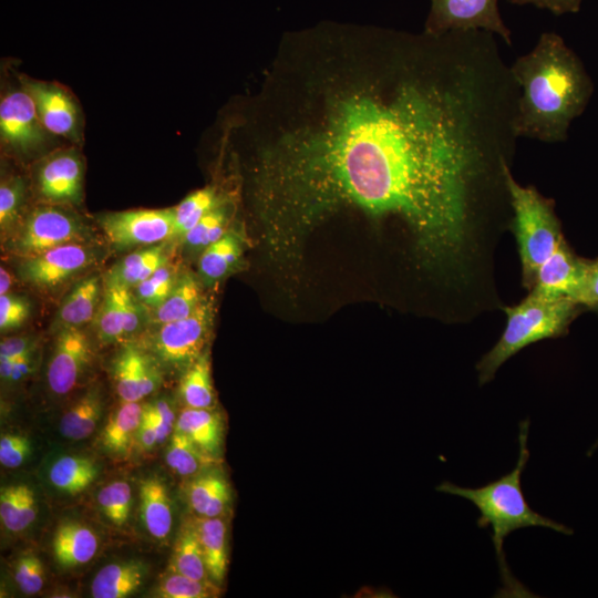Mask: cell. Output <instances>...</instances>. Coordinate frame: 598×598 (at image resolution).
I'll return each instance as SVG.
<instances>
[{
  "label": "cell",
  "mask_w": 598,
  "mask_h": 598,
  "mask_svg": "<svg viewBox=\"0 0 598 598\" xmlns=\"http://www.w3.org/2000/svg\"><path fill=\"white\" fill-rule=\"evenodd\" d=\"M141 516L147 532L157 539H165L172 527L171 499L165 484L157 477L141 483Z\"/></svg>",
  "instance_id": "cell-25"
},
{
  "label": "cell",
  "mask_w": 598,
  "mask_h": 598,
  "mask_svg": "<svg viewBox=\"0 0 598 598\" xmlns=\"http://www.w3.org/2000/svg\"><path fill=\"white\" fill-rule=\"evenodd\" d=\"M97 503L106 518L115 526H123L131 513L132 489L123 481L105 485L97 494Z\"/></svg>",
  "instance_id": "cell-37"
},
{
  "label": "cell",
  "mask_w": 598,
  "mask_h": 598,
  "mask_svg": "<svg viewBox=\"0 0 598 598\" xmlns=\"http://www.w3.org/2000/svg\"><path fill=\"white\" fill-rule=\"evenodd\" d=\"M95 463L84 456L64 455L49 470L50 483L60 492L75 495L86 489L96 478Z\"/></svg>",
  "instance_id": "cell-30"
},
{
  "label": "cell",
  "mask_w": 598,
  "mask_h": 598,
  "mask_svg": "<svg viewBox=\"0 0 598 598\" xmlns=\"http://www.w3.org/2000/svg\"><path fill=\"white\" fill-rule=\"evenodd\" d=\"M213 320V302L204 297L187 318L157 326L150 338L151 353L165 367L184 372L207 350Z\"/></svg>",
  "instance_id": "cell-6"
},
{
  "label": "cell",
  "mask_w": 598,
  "mask_h": 598,
  "mask_svg": "<svg viewBox=\"0 0 598 598\" xmlns=\"http://www.w3.org/2000/svg\"><path fill=\"white\" fill-rule=\"evenodd\" d=\"M192 524L198 536L210 579L220 584L227 570V527L224 517L196 516Z\"/></svg>",
  "instance_id": "cell-24"
},
{
  "label": "cell",
  "mask_w": 598,
  "mask_h": 598,
  "mask_svg": "<svg viewBox=\"0 0 598 598\" xmlns=\"http://www.w3.org/2000/svg\"><path fill=\"white\" fill-rule=\"evenodd\" d=\"M519 86L514 130L518 138L564 142L571 122L586 109L594 83L579 56L555 32L509 66Z\"/></svg>",
  "instance_id": "cell-2"
},
{
  "label": "cell",
  "mask_w": 598,
  "mask_h": 598,
  "mask_svg": "<svg viewBox=\"0 0 598 598\" xmlns=\"http://www.w3.org/2000/svg\"><path fill=\"white\" fill-rule=\"evenodd\" d=\"M101 280L90 276L79 281L63 299L56 313L58 328L75 327L90 322L100 308Z\"/></svg>",
  "instance_id": "cell-23"
},
{
  "label": "cell",
  "mask_w": 598,
  "mask_h": 598,
  "mask_svg": "<svg viewBox=\"0 0 598 598\" xmlns=\"http://www.w3.org/2000/svg\"><path fill=\"white\" fill-rule=\"evenodd\" d=\"M142 303L131 289L105 285V291L95 316L99 338L107 343L118 342L136 334L143 326Z\"/></svg>",
  "instance_id": "cell-16"
},
{
  "label": "cell",
  "mask_w": 598,
  "mask_h": 598,
  "mask_svg": "<svg viewBox=\"0 0 598 598\" xmlns=\"http://www.w3.org/2000/svg\"><path fill=\"white\" fill-rule=\"evenodd\" d=\"M33 351H30L21 357H19L16 361L11 378L9 382H18L22 379H24L28 374L31 373L33 369Z\"/></svg>",
  "instance_id": "cell-48"
},
{
  "label": "cell",
  "mask_w": 598,
  "mask_h": 598,
  "mask_svg": "<svg viewBox=\"0 0 598 598\" xmlns=\"http://www.w3.org/2000/svg\"><path fill=\"white\" fill-rule=\"evenodd\" d=\"M215 461L217 460L200 451L187 435L174 430L166 453V462L174 472L182 476L197 475Z\"/></svg>",
  "instance_id": "cell-35"
},
{
  "label": "cell",
  "mask_w": 598,
  "mask_h": 598,
  "mask_svg": "<svg viewBox=\"0 0 598 598\" xmlns=\"http://www.w3.org/2000/svg\"><path fill=\"white\" fill-rule=\"evenodd\" d=\"M143 406L138 402H125L110 416L102 432V445L111 454L128 453L142 421Z\"/></svg>",
  "instance_id": "cell-27"
},
{
  "label": "cell",
  "mask_w": 598,
  "mask_h": 598,
  "mask_svg": "<svg viewBox=\"0 0 598 598\" xmlns=\"http://www.w3.org/2000/svg\"><path fill=\"white\" fill-rule=\"evenodd\" d=\"M175 430L187 435L205 454L218 458L224 444V421L215 409H184Z\"/></svg>",
  "instance_id": "cell-18"
},
{
  "label": "cell",
  "mask_w": 598,
  "mask_h": 598,
  "mask_svg": "<svg viewBox=\"0 0 598 598\" xmlns=\"http://www.w3.org/2000/svg\"><path fill=\"white\" fill-rule=\"evenodd\" d=\"M168 261L165 246L156 244L125 256L106 275L105 285L132 289Z\"/></svg>",
  "instance_id": "cell-22"
},
{
  "label": "cell",
  "mask_w": 598,
  "mask_h": 598,
  "mask_svg": "<svg viewBox=\"0 0 598 598\" xmlns=\"http://www.w3.org/2000/svg\"><path fill=\"white\" fill-rule=\"evenodd\" d=\"M597 447H598V439H597V441L592 444V446L589 448L587 455L590 456V455L596 451Z\"/></svg>",
  "instance_id": "cell-51"
},
{
  "label": "cell",
  "mask_w": 598,
  "mask_h": 598,
  "mask_svg": "<svg viewBox=\"0 0 598 598\" xmlns=\"http://www.w3.org/2000/svg\"><path fill=\"white\" fill-rule=\"evenodd\" d=\"M590 265L591 259L578 256L565 240L539 267L528 292L575 301Z\"/></svg>",
  "instance_id": "cell-12"
},
{
  "label": "cell",
  "mask_w": 598,
  "mask_h": 598,
  "mask_svg": "<svg viewBox=\"0 0 598 598\" xmlns=\"http://www.w3.org/2000/svg\"><path fill=\"white\" fill-rule=\"evenodd\" d=\"M517 97L502 61L471 40L393 56L259 155L255 199L270 259L297 258L320 224L358 210L395 225L415 269L473 299L511 219Z\"/></svg>",
  "instance_id": "cell-1"
},
{
  "label": "cell",
  "mask_w": 598,
  "mask_h": 598,
  "mask_svg": "<svg viewBox=\"0 0 598 598\" xmlns=\"http://www.w3.org/2000/svg\"><path fill=\"white\" fill-rule=\"evenodd\" d=\"M52 546L56 563L62 568H74L95 556L99 539L91 528L76 522H66L56 528Z\"/></svg>",
  "instance_id": "cell-19"
},
{
  "label": "cell",
  "mask_w": 598,
  "mask_h": 598,
  "mask_svg": "<svg viewBox=\"0 0 598 598\" xmlns=\"http://www.w3.org/2000/svg\"><path fill=\"white\" fill-rule=\"evenodd\" d=\"M179 394L186 408L215 409L208 349L183 372Z\"/></svg>",
  "instance_id": "cell-31"
},
{
  "label": "cell",
  "mask_w": 598,
  "mask_h": 598,
  "mask_svg": "<svg viewBox=\"0 0 598 598\" xmlns=\"http://www.w3.org/2000/svg\"><path fill=\"white\" fill-rule=\"evenodd\" d=\"M192 509L200 517H224L231 493L227 480L216 471H205L190 481L187 488Z\"/></svg>",
  "instance_id": "cell-21"
},
{
  "label": "cell",
  "mask_w": 598,
  "mask_h": 598,
  "mask_svg": "<svg viewBox=\"0 0 598 598\" xmlns=\"http://www.w3.org/2000/svg\"><path fill=\"white\" fill-rule=\"evenodd\" d=\"M506 326L498 341L476 363L478 384L491 382L497 370L535 342L566 336L584 309L570 298H547L528 292L517 305L504 307Z\"/></svg>",
  "instance_id": "cell-4"
},
{
  "label": "cell",
  "mask_w": 598,
  "mask_h": 598,
  "mask_svg": "<svg viewBox=\"0 0 598 598\" xmlns=\"http://www.w3.org/2000/svg\"><path fill=\"white\" fill-rule=\"evenodd\" d=\"M172 570L193 579L213 581L208 575L198 536L192 523L182 529L177 538Z\"/></svg>",
  "instance_id": "cell-34"
},
{
  "label": "cell",
  "mask_w": 598,
  "mask_h": 598,
  "mask_svg": "<svg viewBox=\"0 0 598 598\" xmlns=\"http://www.w3.org/2000/svg\"><path fill=\"white\" fill-rule=\"evenodd\" d=\"M147 576V566L138 560L113 563L101 568L91 584L94 598H124L136 592Z\"/></svg>",
  "instance_id": "cell-20"
},
{
  "label": "cell",
  "mask_w": 598,
  "mask_h": 598,
  "mask_svg": "<svg viewBox=\"0 0 598 598\" xmlns=\"http://www.w3.org/2000/svg\"><path fill=\"white\" fill-rule=\"evenodd\" d=\"M39 195L53 204H79L83 195V163L75 150H60L41 161L35 173Z\"/></svg>",
  "instance_id": "cell-13"
},
{
  "label": "cell",
  "mask_w": 598,
  "mask_h": 598,
  "mask_svg": "<svg viewBox=\"0 0 598 598\" xmlns=\"http://www.w3.org/2000/svg\"><path fill=\"white\" fill-rule=\"evenodd\" d=\"M87 336L75 327L59 329L47 371L50 390L58 395L71 392L91 362Z\"/></svg>",
  "instance_id": "cell-14"
},
{
  "label": "cell",
  "mask_w": 598,
  "mask_h": 598,
  "mask_svg": "<svg viewBox=\"0 0 598 598\" xmlns=\"http://www.w3.org/2000/svg\"><path fill=\"white\" fill-rule=\"evenodd\" d=\"M529 419L519 423V454L515 467L499 478L477 488L458 486L448 481L436 487L437 491L468 499L480 512L478 528L492 527V542L495 547L501 573L502 596H525L529 594L515 579L506 563L504 540L513 532L525 527H546L557 533L571 535L573 529L535 512L525 498L522 475L529 458L527 436Z\"/></svg>",
  "instance_id": "cell-3"
},
{
  "label": "cell",
  "mask_w": 598,
  "mask_h": 598,
  "mask_svg": "<svg viewBox=\"0 0 598 598\" xmlns=\"http://www.w3.org/2000/svg\"><path fill=\"white\" fill-rule=\"evenodd\" d=\"M12 283V279L7 269L1 267L0 269V295L8 293Z\"/></svg>",
  "instance_id": "cell-50"
},
{
  "label": "cell",
  "mask_w": 598,
  "mask_h": 598,
  "mask_svg": "<svg viewBox=\"0 0 598 598\" xmlns=\"http://www.w3.org/2000/svg\"><path fill=\"white\" fill-rule=\"evenodd\" d=\"M97 223L113 247L127 249L153 246L172 238L175 213L174 207L114 212L101 215Z\"/></svg>",
  "instance_id": "cell-9"
},
{
  "label": "cell",
  "mask_w": 598,
  "mask_h": 598,
  "mask_svg": "<svg viewBox=\"0 0 598 598\" xmlns=\"http://www.w3.org/2000/svg\"><path fill=\"white\" fill-rule=\"evenodd\" d=\"M243 243L237 233L228 230L223 237L202 250L198 267L207 282L224 278L239 261Z\"/></svg>",
  "instance_id": "cell-28"
},
{
  "label": "cell",
  "mask_w": 598,
  "mask_h": 598,
  "mask_svg": "<svg viewBox=\"0 0 598 598\" xmlns=\"http://www.w3.org/2000/svg\"><path fill=\"white\" fill-rule=\"evenodd\" d=\"M37 517L34 493L25 484L4 486L0 493V518L3 526L13 533L24 530Z\"/></svg>",
  "instance_id": "cell-29"
},
{
  "label": "cell",
  "mask_w": 598,
  "mask_h": 598,
  "mask_svg": "<svg viewBox=\"0 0 598 598\" xmlns=\"http://www.w3.org/2000/svg\"><path fill=\"white\" fill-rule=\"evenodd\" d=\"M512 217L509 229L515 236L522 266V285L528 291L546 259L561 245V224L555 202L543 196L535 186H522L506 172Z\"/></svg>",
  "instance_id": "cell-5"
},
{
  "label": "cell",
  "mask_w": 598,
  "mask_h": 598,
  "mask_svg": "<svg viewBox=\"0 0 598 598\" xmlns=\"http://www.w3.org/2000/svg\"><path fill=\"white\" fill-rule=\"evenodd\" d=\"M231 207L224 199L210 209L182 239L190 249L204 250L228 231Z\"/></svg>",
  "instance_id": "cell-36"
},
{
  "label": "cell",
  "mask_w": 598,
  "mask_h": 598,
  "mask_svg": "<svg viewBox=\"0 0 598 598\" xmlns=\"http://www.w3.org/2000/svg\"><path fill=\"white\" fill-rule=\"evenodd\" d=\"M94 254L82 243L62 245L33 257L23 258L20 278L39 288H53L94 261Z\"/></svg>",
  "instance_id": "cell-11"
},
{
  "label": "cell",
  "mask_w": 598,
  "mask_h": 598,
  "mask_svg": "<svg viewBox=\"0 0 598 598\" xmlns=\"http://www.w3.org/2000/svg\"><path fill=\"white\" fill-rule=\"evenodd\" d=\"M21 357V355H20ZM19 357H2L0 355V377L4 382H9L16 361Z\"/></svg>",
  "instance_id": "cell-49"
},
{
  "label": "cell",
  "mask_w": 598,
  "mask_h": 598,
  "mask_svg": "<svg viewBox=\"0 0 598 598\" xmlns=\"http://www.w3.org/2000/svg\"><path fill=\"white\" fill-rule=\"evenodd\" d=\"M178 275L168 261L159 267L152 276L134 287V296L152 310L157 308L171 293Z\"/></svg>",
  "instance_id": "cell-38"
},
{
  "label": "cell",
  "mask_w": 598,
  "mask_h": 598,
  "mask_svg": "<svg viewBox=\"0 0 598 598\" xmlns=\"http://www.w3.org/2000/svg\"><path fill=\"white\" fill-rule=\"evenodd\" d=\"M511 2L517 6L530 4L538 9L548 10L555 16H561L577 13L582 0H511Z\"/></svg>",
  "instance_id": "cell-45"
},
{
  "label": "cell",
  "mask_w": 598,
  "mask_h": 598,
  "mask_svg": "<svg viewBox=\"0 0 598 598\" xmlns=\"http://www.w3.org/2000/svg\"><path fill=\"white\" fill-rule=\"evenodd\" d=\"M21 85L31 95L45 130L70 140H78L80 112L73 97L56 83L21 78Z\"/></svg>",
  "instance_id": "cell-15"
},
{
  "label": "cell",
  "mask_w": 598,
  "mask_h": 598,
  "mask_svg": "<svg viewBox=\"0 0 598 598\" xmlns=\"http://www.w3.org/2000/svg\"><path fill=\"white\" fill-rule=\"evenodd\" d=\"M25 196V183L20 176H10L0 185V227L6 233L20 217Z\"/></svg>",
  "instance_id": "cell-40"
},
{
  "label": "cell",
  "mask_w": 598,
  "mask_h": 598,
  "mask_svg": "<svg viewBox=\"0 0 598 598\" xmlns=\"http://www.w3.org/2000/svg\"><path fill=\"white\" fill-rule=\"evenodd\" d=\"M34 102L21 85L2 95L0 101V137L11 151L29 155L42 148L48 141Z\"/></svg>",
  "instance_id": "cell-10"
},
{
  "label": "cell",
  "mask_w": 598,
  "mask_h": 598,
  "mask_svg": "<svg viewBox=\"0 0 598 598\" xmlns=\"http://www.w3.org/2000/svg\"><path fill=\"white\" fill-rule=\"evenodd\" d=\"M204 299L200 283L189 272L181 274L168 297L152 313V322L161 326L190 316Z\"/></svg>",
  "instance_id": "cell-26"
},
{
  "label": "cell",
  "mask_w": 598,
  "mask_h": 598,
  "mask_svg": "<svg viewBox=\"0 0 598 598\" xmlns=\"http://www.w3.org/2000/svg\"><path fill=\"white\" fill-rule=\"evenodd\" d=\"M425 33L482 30L512 45V32L503 21L498 0H431Z\"/></svg>",
  "instance_id": "cell-8"
},
{
  "label": "cell",
  "mask_w": 598,
  "mask_h": 598,
  "mask_svg": "<svg viewBox=\"0 0 598 598\" xmlns=\"http://www.w3.org/2000/svg\"><path fill=\"white\" fill-rule=\"evenodd\" d=\"M217 584L193 579L172 571L165 577L158 588L157 596L164 598H208L218 595Z\"/></svg>",
  "instance_id": "cell-39"
},
{
  "label": "cell",
  "mask_w": 598,
  "mask_h": 598,
  "mask_svg": "<svg viewBox=\"0 0 598 598\" xmlns=\"http://www.w3.org/2000/svg\"><path fill=\"white\" fill-rule=\"evenodd\" d=\"M136 437L144 450H151L155 444H158L155 424L144 406Z\"/></svg>",
  "instance_id": "cell-47"
},
{
  "label": "cell",
  "mask_w": 598,
  "mask_h": 598,
  "mask_svg": "<svg viewBox=\"0 0 598 598\" xmlns=\"http://www.w3.org/2000/svg\"><path fill=\"white\" fill-rule=\"evenodd\" d=\"M30 313L29 302L13 295H0V329L8 331L24 323Z\"/></svg>",
  "instance_id": "cell-42"
},
{
  "label": "cell",
  "mask_w": 598,
  "mask_h": 598,
  "mask_svg": "<svg viewBox=\"0 0 598 598\" xmlns=\"http://www.w3.org/2000/svg\"><path fill=\"white\" fill-rule=\"evenodd\" d=\"M112 374L115 390L125 402L141 401L161 382L157 360L132 343L124 346L113 360Z\"/></svg>",
  "instance_id": "cell-17"
},
{
  "label": "cell",
  "mask_w": 598,
  "mask_h": 598,
  "mask_svg": "<svg viewBox=\"0 0 598 598\" xmlns=\"http://www.w3.org/2000/svg\"><path fill=\"white\" fill-rule=\"evenodd\" d=\"M34 350V342L25 337H12L1 341L0 355L20 357Z\"/></svg>",
  "instance_id": "cell-46"
},
{
  "label": "cell",
  "mask_w": 598,
  "mask_h": 598,
  "mask_svg": "<svg viewBox=\"0 0 598 598\" xmlns=\"http://www.w3.org/2000/svg\"><path fill=\"white\" fill-rule=\"evenodd\" d=\"M14 580L25 595L39 592L44 585L43 565L34 554L21 555L14 565Z\"/></svg>",
  "instance_id": "cell-41"
},
{
  "label": "cell",
  "mask_w": 598,
  "mask_h": 598,
  "mask_svg": "<svg viewBox=\"0 0 598 598\" xmlns=\"http://www.w3.org/2000/svg\"><path fill=\"white\" fill-rule=\"evenodd\" d=\"M226 199L217 188L208 185L186 196L174 207L175 223L172 238L183 237L214 207Z\"/></svg>",
  "instance_id": "cell-33"
},
{
  "label": "cell",
  "mask_w": 598,
  "mask_h": 598,
  "mask_svg": "<svg viewBox=\"0 0 598 598\" xmlns=\"http://www.w3.org/2000/svg\"><path fill=\"white\" fill-rule=\"evenodd\" d=\"M575 301L584 310L598 311V258L591 260L586 280Z\"/></svg>",
  "instance_id": "cell-44"
},
{
  "label": "cell",
  "mask_w": 598,
  "mask_h": 598,
  "mask_svg": "<svg viewBox=\"0 0 598 598\" xmlns=\"http://www.w3.org/2000/svg\"><path fill=\"white\" fill-rule=\"evenodd\" d=\"M102 412V396L96 389H91L62 415L61 434L70 440L86 439L99 424Z\"/></svg>",
  "instance_id": "cell-32"
},
{
  "label": "cell",
  "mask_w": 598,
  "mask_h": 598,
  "mask_svg": "<svg viewBox=\"0 0 598 598\" xmlns=\"http://www.w3.org/2000/svg\"><path fill=\"white\" fill-rule=\"evenodd\" d=\"M86 236L87 228L78 216L58 206L44 205L25 216L7 248L29 258L62 245L83 243Z\"/></svg>",
  "instance_id": "cell-7"
},
{
  "label": "cell",
  "mask_w": 598,
  "mask_h": 598,
  "mask_svg": "<svg viewBox=\"0 0 598 598\" xmlns=\"http://www.w3.org/2000/svg\"><path fill=\"white\" fill-rule=\"evenodd\" d=\"M31 453V442L24 435L4 434L0 440V463L9 468L20 466Z\"/></svg>",
  "instance_id": "cell-43"
}]
</instances>
